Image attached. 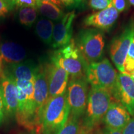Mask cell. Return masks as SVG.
Masks as SVG:
<instances>
[{
  "instance_id": "6da1fadb",
  "label": "cell",
  "mask_w": 134,
  "mask_h": 134,
  "mask_svg": "<svg viewBox=\"0 0 134 134\" xmlns=\"http://www.w3.org/2000/svg\"><path fill=\"white\" fill-rule=\"evenodd\" d=\"M70 115L66 91L48 100L41 116L38 133L54 134L61 129Z\"/></svg>"
},
{
  "instance_id": "7a4b0ae2",
  "label": "cell",
  "mask_w": 134,
  "mask_h": 134,
  "mask_svg": "<svg viewBox=\"0 0 134 134\" xmlns=\"http://www.w3.org/2000/svg\"><path fill=\"white\" fill-rule=\"evenodd\" d=\"M113 101L110 91L104 89L91 88L81 127L86 133L93 130L103 121V117Z\"/></svg>"
},
{
  "instance_id": "3957f363",
  "label": "cell",
  "mask_w": 134,
  "mask_h": 134,
  "mask_svg": "<svg viewBox=\"0 0 134 134\" xmlns=\"http://www.w3.org/2000/svg\"><path fill=\"white\" fill-rule=\"evenodd\" d=\"M14 80L18 89V103L15 115L17 121L20 125L30 131L36 130L34 83L26 80Z\"/></svg>"
},
{
  "instance_id": "277c9868",
  "label": "cell",
  "mask_w": 134,
  "mask_h": 134,
  "mask_svg": "<svg viewBox=\"0 0 134 134\" xmlns=\"http://www.w3.org/2000/svg\"><path fill=\"white\" fill-rule=\"evenodd\" d=\"M51 62L68 72L71 78L86 76L88 63L77 47L75 40L71 39L67 46L53 52Z\"/></svg>"
},
{
  "instance_id": "5b68a950",
  "label": "cell",
  "mask_w": 134,
  "mask_h": 134,
  "mask_svg": "<svg viewBox=\"0 0 134 134\" xmlns=\"http://www.w3.org/2000/svg\"><path fill=\"white\" fill-rule=\"evenodd\" d=\"M75 43L88 64L101 59L105 46L104 36L101 31L94 28L82 30Z\"/></svg>"
},
{
  "instance_id": "8992f818",
  "label": "cell",
  "mask_w": 134,
  "mask_h": 134,
  "mask_svg": "<svg viewBox=\"0 0 134 134\" xmlns=\"http://www.w3.org/2000/svg\"><path fill=\"white\" fill-rule=\"evenodd\" d=\"M117 73L107 58L89 63L86 69V78L92 88L104 89L113 93Z\"/></svg>"
},
{
  "instance_id": "52a82bcc",
  "label": "cell",
  "mask_w": 134,
  "mask_h": 134,
  "mask_svg": "<svg viewBox=\"0 0 134 134\" xmlns=\"http://www.w3.org/2000/svg\"><path fill=\"white\" fill-rule=\"evenodd\" d=\"M88 93V83L86 76L70 78L66 89V96L71 116L79 120L83 117Z\"/></svg>"
},
{
  "instance_id": "ba28073f",
  "label": "cell",
  "mask_w": 134,
  "mask_h": 134,
  "mask_svg": "<svg viewBox=\"0 0 134 134\" xmlns=\"http://www.w3.org/2000/svg\"><path fill=\"white\" fill-rule=\"evenodd\" d=\"M133 30L134 21H132L124 29L120 34L114 37L110 45V58L119 71L122 73Z\"/></svg>"
},
{
  "instance_id": "9c48e42d",
  "label": "cell",
  "mask_w": 134,
  "mask_h": 134,
  "mask_svg": "<svg viewBox=\"0 0 134 134\" xmlns=\"http://www.w3.org/2000/svg\"><path fill=\"white\" fill-rule=\"evenodd\" d=\"M112 96L134 116V82L131 76L117 73V80Z\"/></svg>"
},
{
  "instance_id": "30bf717a",
  "label": "cell",
  "mask_w": 134,
  "mask_h": 134,
  "mask_svg": "<svg viewBox=\"0 0 134 134\" xmlns=\"http://www.w3.org/2000/svg\"><path fill=\"white\" fill-rule=\"evenodd\" d=\"M48 100V86L45 64L40 65L37 66L34 81L35 114L37 125L36 131L37 132L38 131L42 112Z\"/></svg>"
},
{
  "instance_id": "8fae6325",
  "label": "cell",
  "mask_w": 134,
  "mask_h": 134,
  "mask_svg": "<svg viewBox=\"0 0 134 134\" xmlns=\"http://www.w3.org/2000/svg\"><path fill=\"white\" fill-rule=\"evenodd\" d=\"M48 86V99L66 91L69 74L53 62L45 64Z\"/></svg>"
},
{
  "instance_id": "7c38bea8",
  "label": "cell",
  "mask_w": 134,
  "mask_h": 134,
  "mask_svg": "<svg viewBox=\"0 0 134 134\" xmlns=\"http://www.w3.org/2000/svg\"><path fill=\"white\" fill-rule=\"evenodd\" d=\"M76 16L75 11L65 14L53 26L52 46L60 48L67 46L71 42L73 34V23Z\"/></svg>"
},
{
  "instance_id": "4fadbf2b",
  "label": "cell",
  "mask_w": 134,
  "mask_h": 134,
  "mask_svg": "<svg viewBox=\"0 0 134 134\" xmlns=\"http://www.w3.org/2000/svg\"><path fill=\"white\" fill-rule=\"evenodd\" d=\"M119 13L112 3L105 9L88 15L84 19L85 26L100 31H109L118 19Z\"/></svg>"
},
{
  "instance_id": "5bb4252c",
  "label": "cell",
  "mask_w": 134,
  "mask_h": 134,
  "mask_svg": "<svg viewBox=\"0 0 134 134\" xmlns=\"http://www.w3.org/2000/svg\"><path fill=\"white\" fill-rule=\"evenodd\" d=\"M0 86L4 99L6 114L16 115L18 108V89L15 80L8 71L0 73Z\"/></svg>"
},
{
  "instance_id": "9a60e30c",
  "label": "cell",
  "mask_w": 134,
  "mask_h": 134,
  "mask_svg": "<svg viewBox=\"0 0 134 134\" xmlns=\"http://www.w3.org/2000/svg\"><path fill=\"white\" fill-rule=\"evenodd\" d=\"M131 119V115L121 104L112 101L106 113L103 117V122L105 127L110 129L122 131Z\"/></svg>"
},
{
  "instance_id": "2e32d148",
  "label": "cell",
  "mask_w": 134,
  "mask_h": 134,
  "mask_svg": "<svg viewBox=\"0 0 134 134\" xmlns=\"http://www.w3.org/2000/svg\"><path fill=\"white\" fill-rule=\"evenodd\" d=\"M0 55L5 62L13 65L22 62L26 57V52L18 43L8 42L0 46Z\"/></svg>"
},
{
  "instance_id": "e0dca14e",
  "label": "cell",
  "mask_w": 134,
  "mask_h": 134,
  "mask_svg": "<svg viewBox=\"0 0 134 134\" xmlns=\"http://www.w3.org/2000/svg\"><path fill=\"white\" fill-rule=\"evenodd\" d=\"M37 66L29 63L21 62L11 65L8 72L14 79L26 80L34 83Z\"/></svg>"
},
{
  "instance_id": "ac0fdd59",
  "label": "cell",
  "mask_w": 134,
  "mask_h": 134,
  "mask_svg": "<svg viewBox=\"0 0 134 134\" xmlns=\"http://www.w3.org/2000/svg\"><path fill=\"white\" fill-rule=\"evenodd\" d=\"M36 9L40 14L51 21H58L64 16L62 8L47 1L36 0Z\"/></svg>"
},
{
  "instance_id": "d6986e66",
  "label": "cell",
  "mask_w": 134,
  "mask_h": 134,
  "mask_svg": "<svg viewBox=\"0 0 134 134\" xmlns=\"http://www.w3.org/2000/svg\"><path fill=\"white\" fill-rule=\"evenodd\" d=\"M53 21L47 18H42L37 22L36 32L38 38L47 45H52L53 31Z\"/></svg>"
},
{
  "instance_id": "ffe728a7",
  "label": "cell",
  "mask_w": 134,
  "mask_h": 134,
  "mask_svg": "<svg viewBox=\"0 0 134 134\" xmlns=\"http://www.w3.org/2000/svg\"><path fill=\"white\" fill-rule=\"evenodd\" d=\"M18 16L21 24L26 26H31L37 19V10L35 7L20 8Z\"/></svg>"
},
{
  "instance_id": "44dd1931",
  "label": "cell",
  "mask_w": 134,
  "mask_h": 134,
  "mask_svg": "<svg viewBox=\"0 0 134 134\" xmlns=\"http://www.w3.org/2000/svg\"><path fill=\"white\" fill-rule=\"evenodd\" d=\"M134 72V30L132 36V41L129 48L124 65V72L125 75L132 76Z\"/></svg>"
},
{
  "instance_id": "7402d4cb",
  "label": "cell",
  "mask_w": 134,
  "mask_h": 134,
  "mask_svg": "<svg viewBox=\"0 0 134 134\" xmlns=\"http://www.w3.org/2000/svg\"><path fill=\"white\" fill-rule=\"evenodd\" d=\"M81 124L80 120L70 115L67 122L62 128L54 134H78L79 132Z\"/></svg>"
},
{
  "instance_id": "603a6c76",
  "label": "cell",
  "mask_w": 134,
  "mask_h": 134,
  "mask_svg": "<svg viewBox=\"0 0 134 134\" xmlns=\"http://www.w3.org/2000/svg\"><path fill=\"white\" fill-rule=\"evenodd\" d=\"M111 3V0H90V6L95 11L105 9Z\"/></svg>"
},
{
  "instance_id": "cb8c5ba5",
  "label": "cell",
  "mask_w": 134,
  "mask_h": 134,
  "mask_svg": "<svg viewBox=\"0 0 134 134\" xmlns=\"http://www.w3.org/2000/svg\"><path fill=\"white\" fill-rule=\"evenodd\" d=\"M13 4L12 2L0 0V18L4 17L8 14L9 11L12 9Z\"/></svg>"
},
{
  "instance_id": "d4e9b609",
  "label": "cell",
  "mask_w": 134,
  "mask_h": 134,
  "mask_svg": "<svg viewBox=\"0 0 134 134\" xmlns=\"http://www.w3.org/2000/svg\"><path fill=\"white\" fill-rule=\"evenodd\" d=\"M11 2L13 5H16L19 8H36V0H11Z\"/></svg>"
},
{
  "instance_id": "484cf974",
  "label": "cell",
  "mask_w": 134,
  "mask_h": 134,
  "mask_svg": "<svg viewBox=\"0 0 134 134\" xmlns=\"http://www.w3.org/2000/svg\"><path fill=\"white\" fill-rule=\"evenodd\" d=\"M60 1L63 6L68 8H81L84 4L83 0H60Z\"/></svg>"
},
{
  "instance_id": "4316f807",
  "label": "cell",
  "mask_w": 134,
  "mask_h": 134,
  "mask_svg": "<svg viewBox=\"0 0 134 134\" xmlns=\"http://www.w3.org/2000/svg\"><path fill=\"white\" fill-rule=\"evenodd\" d=\"M111 3L119 13L124 11L126 8V0H111Z\"/></svg>"
},
{
  "instance_id": "83f0119b",
  "label": "cell",
  "mask_w": 134,
  "mask_h": 134,
  "mask_svg": "<svg viewBox=\"0 0 134 134\" xmlns=\"http://www.w3.org/2000/svg\"><path fill=\"white\" fill-rule=\"evenodd\" d=\"M122 134H134V116L122 130Z\"/></svg>"
},
{
  "instance_id": "f1b7e54d",
  "label": "cell",
  "mask_w": 134,
  "mask_h": 134,
  "mask_svg": "<svg viewBox=\"0 0 134 134\" xmlns=\"http://www.w3.org/2000/svg\"><path fill=\"white\" fill-rule=\"evenodd\" d=\"M5 114H6V110H5L4 99H3L2 91L0 86V124L2 123L4 120Z\"/></svg>"
},
{
  "instance_id": "f546056e",
  "label": "cell",
  "mask_w": 134,
  "mask_h": 134,
  "mask_svg": "<svg viewBox=\"0 0 134 134\" xmlns=\"http://www.w3.org/2000/svg\"><path fill=\"white\" fill-rule=\"evenodd\" d=\"M100 134H122V131H119V130H115L113 129H110L108 127H105L104 128Z\"/></svg>"
},
{
  "instance_id": "4dcf8cb0",
  "label": "cell",
  "mask_w": 134,
  "mask_h": 134,
  "mask_svg": "<svg viewBox=\"0 0 134 134\" xmlns=\"http://www.w3.org/2000/svg\"><path fill=\"white\" fill-rule=\"evenodd\" d=\"M41 1H47V2H50V3H53V4H54L55 5H57V6H58V7H60V8H62V9L63 8V4H62L61 1H60V0H41Z\"/></svg>"
},
{
  "instance_id": "1f68e13d",
  "label": "cell",
  "mask_w": 134,
  "mask_h": 134,
  "mask_svg": "<svg viewBox=\"0 0 134 134\" xmlns=\"http://www.w3.org/2000/svg\"><path fill=\"white\" fill-rule=\"evenodd\" d=\"M19 134H39V133H38V132L36 131V130H33V131H30V132H27V133L24 132V133H21Z\"/></svg>"
},
{
  "instance_id": "d6a6232c",
  "label": "cell",
  "mask_w": 134,
  "mask_h": 134,
  "mask_svg": "<svg viewBox=\"0 0 134 134\" xmlns=\"http://www.w3.org/2000/svg\"><path fill=\"white\" fill-rule=\"evenodd\" d=\"M2 68H3V59L0 55V73L2 72Z\"/></svg>"
},
{
  "instance_id": "836d02e7",
  "label": "cell",
  "mask_w": 134,
  "mask_h": 134,
  "mask_svg": "<svg viewBox=\"0 0 134 134\" xmlns=\"http://www.w3.org/2000/svg\"><path fill=\"white\" fill-rule=\"evenodd\" d=\"M78 134H88V133H86V132H85V130H84L82 128V127H81V128H80V131H79V132H78Z\"/></svg>"
},
{
  "instance_id": "e575fe53",
  "label": "cell",
  "mask_w": 134,
  "mask_h": 134,
  "mask_svg": "<svg viewBox=\"0 0 134 134\" xmlns=\"http://www.w3.org/2000/svg\"><path fill=\"white\" fill-rule=\"evenodd\" d=\"M129 3L131 4L132 5H133L134 6V0H129Z\"/></svg>"
},
{
  "instance_id": "d590c367",
  "label": "cell",
  "mask_w": 134,
  "mask_h": 134,
  "mask_svg": "<svg viewBox=\"0 0 134 134\" xmlns=\"http://www.w3.org/2000/svg\"><path fill=\"white\" fill-rule=\"evenodd\" d=\"M132 79H133V81L134 82V72H133V75H132Z\"/></svg>"
},
{
  "instance_id": "8d00e7d4",
  "label": "cell",
  "mask_w": 134,
  "mask_h": 134,
  "mask_svg": "<svg viewBox=\"0 0 134 134\" xmlns=\"http://www.w3.org/2000/svg\"><path fill=\"white\" fill-rule=\"evenodd\" d=\"M5 1H10V2H11V0H5Z\"/></svg>"
},
{
  "instance_id": "74e56055",
  "label": "cell",
  "mask_w": 134,
  "mask_h": 134,
  "mask_svg": "<svg viewBox=\"0 0 134 134\" xmlns=\"http://www.w3.org/2000/svg\"></svg>"
}]
</instances>
